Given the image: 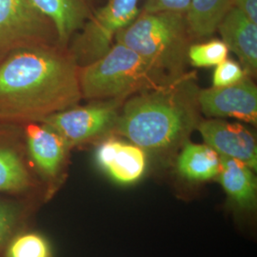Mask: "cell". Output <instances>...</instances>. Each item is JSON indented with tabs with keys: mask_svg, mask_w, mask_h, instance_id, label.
Returning <instances> with one entry per match:
<instances>
[{
	"mask_svg": "<svg viewBox=\"0 0 257 257\" xmlns=\"http://www.w3.org/2000/svg\"><path fill=\"white\" fill-rule=\"evenodd\" d=\"M179 154L176 168L179 175L191 182L209 181L219 174L220 156L206 144L186 142Z\"/></svg>",
	"mask_w": 257,
	"mask_h": 257,
	"instance_id": "9a60e30c",
	"label": "cell"
},
{
	"mask_svg": "<svg viewBox=\"0 0 257 257\" xmlns=\"http://www.w3.org/2000/svg\"><path fill=\"white\" fill-rule=\"evenodd\" d=\"M217 178L231 204L242 211L255 209L257 182L252 169L236 159L220 156Z\"/></svg>",
	"mask_w": 257,
	"mask_h": 257,
	"instance_id": "5bb4252c",
	"label": "cell"
},
{
	"mask_svg": "<svg viewBox=\"0 0 257 257\" xmlns=\"http://www.w3.org/2000/svg\"><path fill=\"white\" fill-rule=\"evenodd\" d=\"M192 0H146L142 12H175L187 15Z\"/></svg>",
	"mask_w": 257,
	"mask_h": 257,
	"instance_id": "7402d4cb",
	"label": "cell"
},
{
	"mask_svg": "<svg viewBox=\"0 0 257 257\" xmlns=\"http://www.w3.org/2000/svg\"><path fill=\"white\" fill-rule=\"evenodd\" d=\"M231 4L257 24V0H231Z\"/></svg>",
	"mask_w": 257,
	"mask_h": 257,
	"instance_id": "603a6c76",
	"label": "cell"
},
{
	"mask_svg": "<svg viewBox=\"0 0 257 257\" xmlns=\"http://www.w3.org/2000/svg\"><path fill=\"white\" fill-rule=\"evenodd\" d=\"M26 140L30 156L40 174L48 179H55L71 149L67 142L51 127L34 122L26 128Z\"/></svg>",
	"mask_w": 257,
	"mask_h": 257,
	"instance_id": "7c38bea8",
	"label": "cell"
},
{
	"mask_svg": "<svg viewBox=\"0 0 257 257\" xmlns=\"http://www.w3.org/2000/svg\"><path fill=\"white\" fill-rule=\"evenodd\" d=\"M24 209L19 203L0 200V251L5 249L23 224Z\"/></svg>",
	"mask_w": 257,
	"mask_h": 257,
	"instance_id": "ffe728a7",
	"label": "cell"
},
{
	"mask_svg": "<svg viewBox=\"0 0 257 257\" xmlns=\"http://www.w3.org/2000/svg\"><path fill=\"white\" fill-rule=\"evenodd\" d=\"M124 99H110L83 107H71L41 120L59 134L69 147L101 138L114 128Z\"/></svg>",
	"mask_w": 257,
	"mask_h": 257,
	"instance_id": "8992f818",
	"label": "cell"
},
{
	"mask_svg": "<svg viewBox=\"0 0 257 257\" xmlns=\"http://www.w3.org/2000/svg\"><path fill=\"white\" fill-rule=\"evenodd\" d=\"M246 74L241 65L225 59L217 65L212 76L213 87H226L239 82Z\"/></svg>",
	"mask_w": 257,
	"mask_h": 257,
	"instance_id": "44dd1931",
	"label": "cell"
},
{
	"mask_svg": "<svg viewBox=\"0 0 257 257\" xmlns=\"http://www.w3.org/2000/svg\"><path fill=\"white\" fill-rule=\"evenodd\" d=\"M5 249L6 257H52L49 241L34 231L18 232Z\"/></svg>",
	"mask_w": 257,
	"mask_h": 257,
	"instance_id": "ac0fdd59",
	"label": "cell"
},
{
	"mask_svg": "<svg viewBox=\"0 0 257 257\" xmlns=\"http://www.w3.org/2000/svg\"><path fill=\"white\" fill-rule=\"evenodd\" d=\"M31 2L37 12L51 22L61 45H65L92 15L86 0H31Z\"/></svg>",
	"mask_w": 257,
	"mask_h": 257,
	"instance_id": "4fadbf2b",
	"label": "cell"
},
{
	"mask_svg": "<svg viewBox=\"0 0 257 257\" xmlns=\"http://www.w3.org/2000/svg\"><path fill=\"white\" fill-rule=\"evenodd\" d=\"M231 6V0H192L187 20L193 37H211Z\"/></svg>",
	"mask_w": 257,
	"mask_h": 257,
	"instance_id": "2e32d148",
	"label": "cell"
},
{
	"mask_svg": "<svg viewBox=\"0 0 257 257\" xmlns=\"http://www.w3.org/2000/svg\"><path fill=\"white\" fill-rule=\"evenodd\" d=\"M50 26L31 0H0V53L36 45L48 37Z\"/></svg>",
	"mask_w": 257,
	"mask_h": 257,
	"instance_id": "52a82bcc",
	"label": "cell"
},
{
	"mask_svg": "<svg viewBox=\"0 0 257 257\" xmlns=\"http://www.w3.org/2000/svg\"><path fill=\"white\" fill-rule=\"evenodd\" d=\"M223 42L238 56L244 73L253 77L257 73V24L240 10L231 6L218 24Z\"/></svg>",
	"mask_w": 257,
	"mask_h": 257,
	"instance_id": "8fae6325",
	"label": "cell"
},
{
	"mask_svg": "<svg viewBox=\"0 0 257 257\" xmlns=\"http://www.w3.org/2000/svg\"><path fill=\"white\" fill-rule=\"evenodd\" d=\"M229 49L227 45L218 39H213L207 43L191 45L188 51L190 63L198 68L217 66L227 59Z\"/></svg>",
	"mask_w": 257,
	"mask_h": 257,
	"instance_id": "d6986e66",
	"label": "cell"
},
{
	"mask_svg": "<svg viewBox=\"0 0 257 257\" xmlns=\"http://www.w3.org/2000/svg\"><path fill=\"white\" fill-rule=\"evenodd\" d=\"M31 187V176L19 154L0 146V193H25Z\"/></svg>",
	"mask_w": 257,
	"mask_h": 257,
	"instance_id": "e0dca14e",
	"label": "cell"
},
{
	"mask_svg": "<svg viewBox=\"0 0 257 257\" xmlns=\"http://www.w3.org/2000/svg\"><path fill=\"white\" fill-rule=\"evenodd\" d=\"M167 82L140 55L117 42L101 57L79 67L80 90L87 99H125Z\"/></svg>",
	"mask_w": 257,
	"mask_h": 257,
	"instance_id": "277c9868",
	"label": "cell"
},
{
	"mask_svg": "<svg viewBox=\"0 0 257 257\" xmlns=\"http://www.w3.org/2000/svg\"><path fill=\"white\" fill-rule=\"evenodd\" d=\"M192 38L187 15L175 12H140L114 37L117 43L140 55L166 81L186 73Z\"/></svg>",
	"mask_w": 257,
	"mask_h": 257,
	"instance_id": "3957f363",
	"label": "cell"
},
{
	"mask_svg": "<svg viewBox=\"0 0 257 257\" xmlns=\"http://www.w3.org/2000/svg\"><path fill=\"white\" fill-rule=\"evenodd\" d=\"M139 13L138 0H109L92 13L74 42L72 55L76 63L89 64L106 54L116 34L137 19Z\"/></svg>",
	"mask_w": 257,
	"mask_h": 257,
	"instance_id": "5b68a950",
	"label": "cell"
},
{
	"mask_svg": "<svg viewBox=\"0 0 257 257\" xmlns=\"http://www.w3.org/2000/svg\"><path fill=\"white\" fill-rule=\"evenodd\" d=\"M193 74L134 94L118 113L113 131L143 151L169 154L182 147L200 120Z\"/></svg>",
	"mask_w": 257,
	"mask_h": 257,
	"instance_id": "7a4b0ae2",
	"label": "cell"
},
{
	"mask_svg": "<svg viewBox=\"0 0 257 257\" xmlns=\"http://www.w3.org/2000/svg\"><path fill=\"white\" fill-rule=\"evenodd\" d=\"M16 50L0 64V121L40 122L81 99L72 54L42 44Z\"/></svg>",
	"mask_w": 257,
	"mask_h": 257,
	"instance_id": "6da1fadb",
	"label": "cell"
},
{
	"mask_svg": "<svg viewBox=\"0 0 257 257\" xmlns=\"http://www.w3.org/2000/svg\"><path fill=\"white\" fill-rule=\"evenodd\" d=\"M197 128L206 145L221 157L236 159L256 171V139L248 128L218 118L201 121Z\"/></svg>",
	"mask_w": 257,
	"mask_h": 257,
	"instance_id": "9c48e42d",
	"label": "cell"
},
{
	"mask_svg": "<svg viewBox=\"0 0 257 257\" xmlns=\"http://www.w3.org/2000/svg\"><path fill=\"white\" fill-rule=\"evenodd\" d=\"M95 161L104 173L122 185L136 183L147 168L146 152L133 143L108 138L99 144Z\"/></svg>",
	"mask_w": 257,
	"mask_h": 257,
	"instance_id": "30bf717a",
	"label": "cell"
},
{
	"mask_svg": "<svg viewBox=\"0 0 257 257\" xmlns=\"http://www.w3.org/2000/svg\"><path fill=\"white\" fill-rule=\"evenodd\" d=\"M198 104L206 116L233 117L256 125L257 88L248 75L230 86L200 89Z\"/></svg>",
	"mask_w": 257,
	"mask_h": 257,
	"instance_id": "ba28073f",
	"label": "cell"
}]
</instances>
